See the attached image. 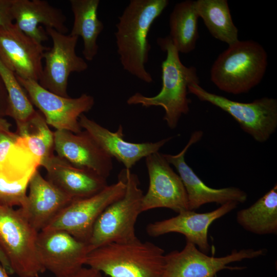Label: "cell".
<instances>
[{
	"mask_svg": "<svg viewBox=\"0 0 277 277\" xmlns=\"http://www.w3.org/2000/svg\"><path fill=\"white\" fill-rule=\"evenodd\" d=\"M196 11L210 34L228 46L239 41L238 30L234 25L227 0L194 1Z\"/></svg>",
	"mask_w": 277,
	"mask_h": 277,
	"instance_id": "obj_25",
	"label": "cell"
},
{
	"mask_svg": "<svg viewBox=\"0 0 277 277\" xmlns=\"http://www.w3.org/2000/svg\"><path fill=\"white\" fill-rule=\"evenodd\" d=\"M57 155L71 164L93 171L107 178L113 169L112 158L85 130L75 133L67 130L54 132Z\"/></svg>",
	"mask_w": 277,
	"mask_h": 277,
	"instance_id": "obj_18",
	"label": "cell"
},
{
	"mask_svg": "<svg viewBox=\"0 0 277 277\" xmlns=\"http://www.w3.org/2000/svg\"><path fill=\"white\" fill-rule=\"evenodd\" d=\"M25 205L19 208L38 232L73 200L44 178L38 169L32 175Z\"/></svg>",
	"mask_w": 277,
	"mask_h": 277,
	"instance_id": "obj_21",
	"label": "cell"
},
{
	"mask_svg": "<svg viewBox=\"0 0 277 277\" xmlns=\"http://www.w3.org/2000/svg\"><path fill=\"white\" fill-rule=\"evenodd\" d=\"M238 203L231 202L210 212L197 213L187 210L175 216L150 223L146 227L148 235L157 237L169 233H178L185 236L186 241L194 244L202 252L210 250L208 231L211 224L234 209Z\"/></svg>",
	"mask_w": 277,
	"mask_h": 277,
	"instance_id": "obj_16",
	"label": "cell"
},
{
	"mask_svg": "<svg viewBox=\"0 0 277 277\" xmlns=\"http://www.w3.org/2000/svg\"><path fill=\"white\" fill-rule=\"evenodd\" d=\"M168 4V0H131L116 24L117 52L123 69L146 83L153 82L145 67L151 49L149 32Z\"/></svg>",
	"mask_w": 277,
	"mask_h": 277,
	"instance_id": "obj_1",
	"label": "cell"
},
{
	"mask_svg": "<svg viewBox=\"0 0 277 277\" xmlns=\"http://www.w3.org/2000/svg\"><path fill=\"white\" fill-rule=\"evenodd\" d=\"M35 277H40L39 275H37Z\"/></svg>",
	"mask_w": 277,
	"mask_h": 277,
	"instance_id": "obj_37",
	"label": "cell"
},
{
	"mask_svg": "<svg viewBox=\"0 0 277 277\" xmlns=\"http://www.w3.org/2000/svg\"><path fill=\"white\" fill-rule=\"evenodd\" d=\"M201 130L195 131L184 148L176 154H163L168 162L173 165L178 172L184 186L188 199V209L194 211L203 205L214 203L222 205L228 202L243 203L247 201V194L235 187L213 188L208 186L195 173L185 161L187 150L202 137Z\"/></svg>",
	"mask_w": 277,
	"mask_h": 277,
	"instance_id": "obj_15",
	"label": "cell"
},
{
	"mask_svg": "<svg viewBox=\"0 0 277 277\" xmlns=\"http://www.w3.org/2000/svg\"><path fill=\"white\" fill-rule=\"evenodd\" d=\"M124 195L108 206L96 221L88 242L92 249L111 243H125L137 239L135 224L142 211L143 191L137 175L124 169Z\"/></svg>",
	"mask_w": 277,
	"mask_h": 277,
	"instance_id": "obj_5",
	"label": "cell"
},
{
	"mask_svg": "<svg viewBox=\"0 0 277 277\" xmlns=\"http://www.w3.org/2000/svg\"><path fill=\"white\" fill-rule=\"evenodd\" d=\"M0 277H10L5 268L0 263Z\"/></svg>",
	"mask_w": 277,
	"mask_h": 277,
	"instance_id": "obj_36",
	"label": "cell"
},
{
	"mask_svg": "<svg viewBox=\"0 0 277 277\" xmlns=\"http://www.w3.org/2000/svg\"><path fill=\"white\" fill-rule=\"evenodd\" d=\"M30 179L9 182L0 176V205L24 207L27 201V190Z\"/></svg>",
	"mask_w": 277,
	"mask_h": 277,
	"instance_id": "obj_29",
	"label": "cell"
},
{
	"mask_svg": "<svg viewBox=\"0 0 277 277\" xmlns=\"http://www.w3.org/2000/svg\"><path fill=\"white\" fill-rule=\"evenodd\" d=\"M188 91L200 101L208 102L228 113L244 131L258 142L267 141L276 129L275 98L263 97L250 103L239 102L209 92L196 83L188 86Z\"/></svg>",
	"mask_w": 277,
	"mask_h": 277,
	"instance_id": "obj_7",
	"label": "cell"
},
{
	"mask_svg": "<svg viewBox=\"0 0 277 277\" xmlns=\"http://www.w3.org/2000/svg\"><path fill=\"white\" fill-rule=\"evenodd\" d=\"M13 0H0V26L14 23L12 6Z\"/></svg>",
	"mask_w": 277,
	"mask_h": 277,
	"instance_id": "obj_31",
	"label": "cell"
},
{
	"mask_svg": "<svg viewBox=\"0 0 277 277\" xmlns=\"http://www.w3.org/2000/svg\"><path fill=\"white\" fill-rule=\"evenodd\" d=\"M156 42L166 53L161 66V90L153 96H146L136 92L126 102L129 105L162 107L165 111L164 120L170 129H173L177 127L182 116L189 112L190 100L187 97L188 87L192 83L199 84V78L195 67H187L182 63L179 52L168 35L157 38Z\"/></svg>",
	"mask_w": 277,
	"mask_h": 277,
	"instance_id": "obj_2",
	"label": "cell"
},
{
	"mask_svg": "<svg viewBox=\"0 0 277 277\" xmlns=\"http://www.w3.org/2000/svg\"><path fill=\"white\" fill-rule=\"evenodd\" d=\"M267 65V52L259 43L239 41L219 55L211 67L210 79L226 93H247L261 82Z\"/></svg>",
	"mask_w": 277,
	"mask_h": 277,
	"instance_id": "obj_4",
	"label": "cell"
},
{
	"mask_svg": "<svg viewBox=\"0 0 277 277\" xmlns=\"http://www.w3.org/2000/svg\"><path fill=\"white\" fill-rule=\"evenodd\" d=\"M41 166L39 160L23 144L18 135L0 165V176L9 182L31 177Z\"/></svg>",
	"mask_w": 277,
	"mask_h": 277,
	"instance_id": "obj_27",
	"label": "cell"
},
{
	"mask_svg": "<svg viewBox=\"0 0 277 277\" xmlns=\"http://www.w3.org/2000/svg\"><path fill=\"white\" fill-rule=\"evenodd\" d=\"M16 77L48 125L56 130H67L75 133L82 131L79 117L93 107L95 101L92 96L83 93L76 98L63 97L44 88L37 82Z\"/></svg>",
	"mask_w": 277,
	"mask_h": 277,
	"instance_id": "obj_10",
	"label": "cell"
},
{
	"mask_svg": "<svg viewBox=\"0 0 277 277\" xmlns=\"http://www.w3.org/2000/svg\"><path fill=\"white\" fill-rule=\"evenodd\" d=\"M0 75L7 90L9 100L8 116L16 123L19 134L25 131L37 113L26 91L15 74L0 60Z\"/></svg>",
	"mask_w": 277,
	"mask_h": 277,
	"instance_id": "obj_26",
	"label": "cell"
},
{
	"mask_svg": "<svg viewBox=\"0 0 277 277\" xmlns=\"http://www.w3.org/2000/svg\"><path fill=\"white\" fill-rule=\"evenodd\" d=\"M45 30L51 38L52 46L44 52L45 65L38 83L53 93L69 97L67 88L70 74L84 72L88 67L85 60L76 53L78 37L63 34L51 28H45Z\"/></svg>",
	"mask_w": 277,
	"mask_h": 277,
	"instance_id": "obj_11",
	"label": "cell"
},
{
	"mask_svg": "<svg viewBox=\"0 0 277 277\" xmlns=\"http://www.w3.org/2000/svg\"><path fill=\"white\" fill-rule=\"evenodd\" d=\"M125 190V182L118 175L115 183L108 185L97 194L72 201L44 229L63 230L79 240L88 243L99 216L108 206L121 199Z\"/></svg>",
	"mask_w": 277,
	"mask_h": 277,
	"instance_id": "obj_9",
	"label": "cell"
},
{
	"mask_svg": "<svg viewBox=\"0 0 277 277\" xmlns=\"http://www.w3.org/2000/svg\"><path fill=\"white\" fill-rule=\"evenodd\" d=\"M236 221L245 230L258 235L277 233V185L248 208L239 210Z\"/></svg>",
	"mask_w": 277,
	"mask_h": 277,
	"instance_id": "obj_23",
	"label": "cell"
},
{
	"mask_svg": "<svg viewBox=\"0 0 277 277\" xmlns=\"http://www.w3.org/2000/svg\"><path fill=\"white\" fill-rule=\"evenodd\" d=\"M42 166L47 171L46 179L73 200L91 196L108 185L107 178L58 155H52Z\"/></svg>",
	"mask_w": 277,
	"mask_h": 277,
	"instance_id": "obj_19",
	"label": "cell"
},
{
	"mask_svg": "<svg viewBox=\"0 0 277 277\" xmlns=\"http://www.w3.org/2000/svg\"><path fill=\"white\" fill-rule=\"evenodd\" d=\"M92 250L89 243L63 230L44 229L38 233L36 250L39 261L45 270L55 277L70 275L84 267Z\"/></svg>",
	"mask_w": 277,
	"mask_h": 277,
	"instance_id": "obj_12",
	"label": "cell"
},
{
	"mask_svg": "<svg viewBox=\"0 0 277 277\" xmlns=\"http://www.w3.org/2000/svg\"><path fill=\"white\" fill-rule=\"evenodd\" d=\"M48 125L43 115L37 111L27 129L18 134L23 144L39 160L41 166L54 155V132Z\"/></svg>",
	"mask_w": 277,
	"mask_h": 277,
	"instance_id": "obj_28",
	"label": "cell"
},
{
	"mask_svg": "<svg viewBox=\"0 0 277 277\" xmlns=\"http://www.w3.org/2000/svg\"><path fill=\"white\" fill-rule=\"evenodd\" d=\"M47 49L24 33L14 23L0 26V60L16 76L38 82Z\"/></svg>",
	"mask_w": 277,
	"mask_h": 277,
	"instance_id": "obj_14",
	"label": "cell"
},
{
	"mask_svg": "<svg viewBox=\"0 0 277 277\" xmlns=\"http://www.w3.org/2000/svg\"><path fill=\"white\" fill-rule=\"evenodd\" d=\"M99 0H70L74 21L69 34L83 41L82 53L85 59L92 61L98 51L97 38L104 29V24L98 17Z\"/></svg>",
	"mask_w": 277,
	"mask_h": 277,
	"instance_id": "obj_22",
	"label": "cell"
},
{
	"mask_svg": "<svg viewBox=\"0 0 277 277\" xmlns=\"http://www.w3.org/2000/svg\"><path fill=\"white\" fill-rule=\"evenodd\" d=\"M38 232L19 208L0 205V248L19 277H35L45 270L37 254Z\"/></svg>",
	"mask_w": 277,
	"mask_h": 277,
	"instance_id": "obj_6",
	"label": "cell"
},
{
	"mask_svg": "<svg viewBox=\"0 0 277 277\" xmlns=\"http://www.w3.org/2000/svg\"><path fill=\"white\" fill-rule=\"evenodd\" d=\"M266 252L265 249H233L225 256L214 257L208 255L194 244L186 241L181 251L173 250L165 254L162 277H216L217 273L224 269L240 270L246 268L229 266V264L256 258Z\"/></svg>",
	"mask_w": 277,
	"mask_h": 277,
	"instance_id": "obj_8",
	"label": "cell"
},
{
	"mask_svg": "<svg viewBox=\"0 0 277 277\" xmlns=\"http://www.w3.org/2000/svg\"><path fill=\"white\" fill-rule=\"evenodd\" d=\"M78 121L81 128L91 136L103 150L123 164L127 169L131 170L143 158L158 152L172 138L168 137L155 142L132 143L124 140L122 125L115 132H112L84 114L80 116Z\"/></svg>",
	"mask_w": 277,
	"mask_h": 277,
	"instance_id": "obj_17",
	"label": "cell"
},
{
	"mask_svg": "<svg viewBox=\"0 0 277 277\" xmlns=\"http://www.w3.org/2000/svg\"><path fill=\"white\" fill-rule=\"evenodd\" d=\"M165 254L161 247L137 238L93 249L85 265L110 277H162Z\"/></svg>",
	"mask_w": 277,
	"mask_h": 277,
	"instance_id": "obj_3",
	"label": "cell"
},
{
	"mask_svg": "<svg viewBox=\"0 0 277 277\" xmlns=\"http://www.w3.org/2000/svg\"><path fill=\"white\" fill-rule=\"evenodd\" d=\"M62 277H104L99 271L89 267H83L70 275Z\"/></svg>",
	"mask_w": 277,
	"mask_h": 277,
	"instance_id": "obj_33",
	"label": "cell"
},
{
	"mask_svg": "<svg viewBox=\"0 0 277 277\" xmlns=\"http://www.w3.org/2000/svg\"><path fill=\"white\" fill-rule=\"evenodd\" d=\"M18 135L11 130L0 129V165L5 160L11 146L17 140Z\"/></svg>",
	"mask_w": 277,
	"mask_h": 277,
	"instance_id": "obj_30",
	"label": "cell"
},
{
	"mask_svg": "<svg viewBox=\"0 0 277 277\" xmlns=\"http://www.w3.org/2000/svg\"><path fill=\"white\" fill-rule=\"evenodd\" d=\"M11 127V124L4 118H0V129L9 130Z\"/></svg>",
	"mask_w": 277,
	"mask_h": 277,
	"instance_id": "obj_35",
	"label": "cell"
},
{
	"mask_svg": "<svg viewBox=\"0 0 277 277\" xmlns=\"http://www.w3.org/2000/svg\"><path fill=\"white\" fill-rule=\"evenodd\" d=\"M199 18L193 1H185L174 6L169 17L168 36L179 53H188L195 48Z\"/></svg>",
	"mask_w": 277,
	"mask_h": 277,
	"instance_id": "obj_24",
	"label": "cell"
},
{
	"mask_svg": "<svg viewBox=\"0 0 277 277\" xmlns=\"http://www.w3.org/2000/svg\"><path fill=\"white\" fill-rule=\"evenodd\" d=\"M0 263L9 275L14 273L7 258L0 248Z\"/></svg>",
	"mask_w": 277,
	"mask_h": 277,
	"instance_id": "obj_34",
	"label": "cell"
},
{
	"mask_svg": "<svg viewBox=\"0 0 277 277\" xmlns=\"http://www.w3.org/2000/svg\"><path fill=\"white\" fill-rule=\"evenodd\" d=\"M149 187L143 195L142 211L165 208L176 213L189 210L187 193L178 174L159 151L145 157Z\"/></svg>",
	"mask_w": 277,
	"mask_h": 277,
	"instance_id": "obj_13",
	"label": "cell"
},
{
	"mask_svg": "<svg viewBox=\"0 0 277 277\" xmlns=\"http://www.w3.org/2000/svg\"><path fill=\"white\" fill-rule=\"evenodd\" d=\"M9 100L7 90L0 75V118L8 116Z\"/></svg>",
	"mask_w": 277,
	"mask_h": 277,
	"instance_id": "obj_32",
	"label": "cell"
},
{
	"mask_svg": "<svg viewBox=\"0 0 277 277\" xmlns=\"http://www.w3.org/2000/svg\"><path fill=\"white\" fill-rule=\"evenodd\" d=\"M12 12L18 28L39 43L49 37L42 25L63 34L68 31L65 14L46 1L13 0Z\"/></svg>",
	"mask_w": 277,
	"mask_h": 277,
	"instance_id": "obj_20",
	"label": "cell"
}]
</instances>
